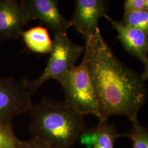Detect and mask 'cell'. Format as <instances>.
Segmentation results:
<instances>
[{
    "label": "cell",
    "mask_w": 148,
    "mask_h": 148,
    "mask_svg": "<svg viewBox=\"0 0 148 148\" xmlns=\"http://www.w3.org/2000/svg\"><path fill=\"white\" fill-rule=\"evenodd\" d=\"M123 8L125 12L145 10V0H126L125 1Z\"/></svg>",
    "instance_id": "2e32d148"
},
{
    "label": "cell",
    "mask_w": 148,
    "mask_h": 148,
    "mask_svg": "<svg viewBox=\"0 0 148 148\" xmlns=\"http://www.w3.org/2000/svg\"><path fill=\"white\" fill-rule=\"evenodd\" d=\"M57 81L65 94L64 102L81 115H93L101 118L99 103L84 58Z\"/></svg>",
    "instance_id": "3957f363"
},
{
    "label": "cell",
    "mask_w": 148,
    "mask_h": 148,
    "mask_svg": "<svg viewBox=\"0 0 148 148\" xmlns=\"http://www.w3.org/2000/svg\"><path fill=\"white\" fill-rule=\"evenodd\" d=\"M22 148H56L38 138L32 137L27 141H23Z\"/></svg>",
    "instance_id": "9a60e30c"
},
{
    "label": "cell",
    "mask_w": 148,
    "mask_h": 148,
    "mask_svg": "<svg viewBox=\"0 0 148 148\" xmlns=\"http://www.w3.org/2000/svg\"><path fill=\"white\" fill-rule=\"evenodd\" d=\"M50 57L46 67L41 75L32 81H28L29 88L33 95L45 82L49 79H57L73 68L85 46L73 42L66 33L54 34Z\"/></svg>",
    "instance_id": "277c9868"
},
{
    "label": "cell",
    "mask_w": 148,
    "mask_h": 148,
    "mask_svg": "<svg viewBox=\"0 0 148 148\" xmlns=\"http://www.w3.org/2000/svg\"><path fill=\"white\" fill-rule=\"evenodd\" d=\"M32 95L25 78L0 77V122L11 123L16 117L29 112Z\"/></svg>",
    "instance_id": "5b68a950"
},
{
    "label": "cell",
    "mask_w": 148,
    "mask_h": 148,
    "mask_svg": "<svg viewBox=\"0 0 148 148\" xmlns=\"http://www.w3.org/2000/svg\"><path fill=\"white\" fill-rule=\"evenodd\" d=\"M132 127L128 132L122 136L129 138L132 141V148H148V129L142 125L138 118L131 121Z\"/></svg>",
    "instance_id": "7c38bea8"
},
{
    "label": "cell",
    "mask_w": 148,
    "mask_h": 148,
    "mask_svg": "<svg viewBox=\"0 0 148 148\" xmlns=\"http://www.w3.org/2000/svg\"><path fill=\"white\" fill-rule=\"evenodd\" d=\"M104 18L116 30L117 38L127 52L144 63L148 57V34L136 28L123 25L107 14Z\"/></svg>",
    "instance_id": "9c48e42d"
},
{
    "label": "cell",
    "mask_w": 148,
    "mask_h": 148,
    "mask_svg": "<svg viewBox=\"0 0 148 148\" xmlns=\"http://www.w3.org/2000/svg\"><path fill=\"white\" fill-rule=\"evenodd\" d=\"M144 65L145 66V69L144 73L142 75V76L144 80L145 81L146 79H148V57L146 62L144 63Z\"/></svg>",
    "instance_id": "e0dca14e"
},
{
    "label": "cell",
    "mask_w": 148,
    "mask_h": 148,
    "mask_svg": "<svg viewBox=\"0 0 148 148\" xmlns=\"http://www.w3.org/2000/svg\"><path fill=\"white\" fill-rule=\"evenodd\" d=\"M120 23L123 25L136 28L148 34V10L125 12Z\"/></svg>",
    "instance_id": "4fadbf2b"
},
{
    "label": "cell",
    "mask_w": 148,
    "mask_h": 148,
    "mask_svg": "<svg viewBox=\"0 0 148 148\" xmlns=\"http://www.w3.org/2000/svg\"><path fill=\"white\" fill-rule=\"evenodd\" d=\"M122 137L115 126L108 120H99L98 125L86 129L79 138L87 148H114L117 139Z\"/></svg>",
    "instance_id": "30bf717a"
},
{
    "label": "cell",
    "mask_w": 148,
    "mask_h": 148,
    "mask_svg": "<svg viewBox=\"0 0 148 148\" xmlns=\"http://www.w3.org/2000/svg\"><path fill=\"white\" fill-rule=\"evenodd\" d=\"M29 128L38 138L56 148H73L86 130L84 116L64 101L43 97L29 112Z\"/></svg>",
    "instance_id": "7a4b0ae2"
},
{
    "label": "cell",
    "mask_w": 148,
    "mask_h": 148,
    "mask_svg": "<svg viewBox=\"0 0 148 148\" xmlns=\"http://www.w3.org/2000/svg\"><path fill=\"white\" fill-rule=\"evenodd\" d=\"M21 37L27 47L33 52L47 54L51 51L53 41L45 27H33L23 31Z\"/></svg>",
    "instance_id": "8fae6325"
},
{
    "label": "cell",
    "mask_w": 148,
    "mask_h": 148,
    "mask_svg": "<svg viewBox=\"0 0 148 148\" xmlns=\"http://www.w3.org/2000/svg\"><path fill=\"white\" fill-rule=\"evenodd\" d=\"M84 58L99 103L101 118L125 115L130 121L147 97L145 81L117 58L98 29L86 41Z\"/></svg>",
    "instance_id": "6da1fadb"
},
{
    "label": "cell",
    "mask_w": 148,
    "mask_h": 148,
    "mask_svg": "<svg viewBox=\"0 0 148 148\" xmlns=\"http://www.w3.org/2000/svg\"><path fill=\"white\" fill-rule=\"evenodd\" d=\"M107 2L104 0H76L75 10L69 20L81 34L85 42L95 34L99 29L98 24L101 17L106 14Z\"/></svg>",
    "instance_id": "52a82bcc"
},
{
    "label": "cell",
    "mask_w": 148,
    "mask_h": 148,
    "mask_svg": "<svg viewBox=\"0 0 148 148\" xmlns=\"http://www.w3.org/2000/svg\"><path fill=\"white\" fill-rule=\"evenodd\" d=\"M21 2L30 21L38 20L54 34H66L71 27L70 21L60 13L57 0H23Z\"/></svg>",
    "instance_id": "8992f818"
},
{
    "label": "cell",
    "mask_w": 148,
    "mask_h": 148,
    "mask_svg": "<svg viewBox=\"0 0 148 148\" xmlns=\"http://www.w3.org/2000/svg\"><path fill=\"white\" fill-rule=\"evenodd\" d=\"M145 10H148V0H145Z\"/></svg>",
    "instance_id": "ac0fdd59"
},
{
    "label": "cell",
    "mask_w": 148,
    "mask_h": 148,
    "mask_svg": "<svg viewBox=\"0 0 148 148\" xmlns=\"http://www.w3.org/2000/svg\"><path fill=\"white\" fill-rule=\"evenodd\" d=\"M23 141L16 137L10 122H0V148H22Z\"/></svg>",
    "instance_id": "5bb4252c"
},
{
    "label": "cell",
    "mask_w": 148,
    "mask_h": 148,
    "mask_svg": "<svg viewBox=\"0 0 148 148\" xmlns=\"http://www.w3.org/2000/svg\"><path fill=\"white\" fill-rule=\"evenodd\" d=\"M30 21L21 1L0 0V41L21 38Z\"/></svg>",
    "instance_id": "ba28073f"
}]
</instances>
